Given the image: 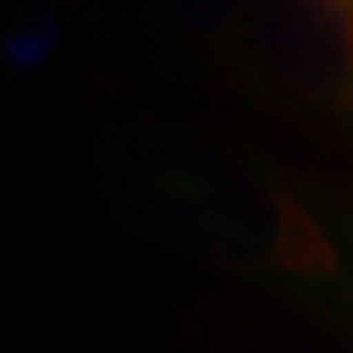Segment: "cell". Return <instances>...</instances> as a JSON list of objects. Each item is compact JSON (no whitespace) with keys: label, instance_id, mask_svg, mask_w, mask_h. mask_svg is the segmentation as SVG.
I'll list each match as a JSON object with an SVG mask.
<instances>
[{"label":"cell","instance_id":"obj_2","mask_svg":"<svg viewBox=\"0 0 353 353\" xmlns=\"http://www.w3.org/2000/svg\"><path fill=\"white\" fill-rule=\"evenodd\" d=\"M55 51H60V23H55L51 14H37V19L19 23L10 37H5L0 60H5L14 74H32V69H41Z\"/></svg>","mask_w":353,"mask_h":353},{"label":"cell","instance_id":"obj_3","mask_svg":"<svg viewBox=\"0 0 353 353\" xmlns=\"http://www.w3.org/2000/svg\"><path fill=\"white\" fill-rule=\"evenodd\" d=\"M316 5H326V10H335V14H349L353 10V0H316Z\"/></svg>","mask_w":353,"mask_h":353},{"label":"cell","instance_id":"obj_4","mask_svg":"<svg viewBox=\"0 0 353 353\" xmlns=\"http://www.w3.org/2000/svg\"><path fill=\"white\" fill-rule=\"evenodd\" d=\"M344 28H349V46H353V10L344 14Z\"/></svg>","mask_w":353,"mask_h":353},{"label":"cell","instance_id":"obj_1","mask_svg":"<svg viewBox=\"0 0 353 353\" xmlns=\"http://www.w3.org/2000/svg\"><path fill=\"white\" fill-rule=\"evenodd\" d=\"M257 46L299 92L349 97L353 92V46L344 14L316 0H257L252 10Z\"/></svg>","mask_w":353,"mask_h":353}]
</instances>
